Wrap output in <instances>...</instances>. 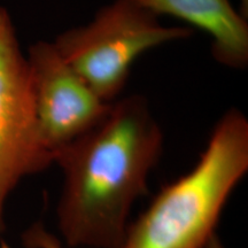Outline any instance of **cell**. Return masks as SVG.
Returning <instances> with one entry per match:
<instances>
[{
    "instance_id": "6da1fadb",
    "label": "cell",
    "mask_w": 248,
    "mask_h": 248,
    "mask_svg": "<svg viewBox=\"0 0 248 248\" xmlns=\"http://www.w3.org/2000/svg\"><path fill=\"white\" fill-rule=\"evenodd\" d=\"M163 151V132L147 99L111 102L106 116L54 154L64 176L58 224L68 246L121 248L132 204Z\"/></svg>"
},
{
    "instance_id": "7a4b0ae2",
    "label": "cell",
    "mask_w": 248,
    "mask_h": 248,
    "mask_svg": "<svg viewBox=\"0 0 248 248\" xmlns=\"http://www.w3.org/2000/svg\"><path fill=\"white\" fill-rule=\"evenodd\" d=\"M248 170V120L223 115L194 168L161 188L130 223L121 248H206L226 201Z\"/></svg>"
},
{
    "instance_id": "3957f363",
    "label": "cell",
    "mask_w": 248,
    "mask_h": 248,
    "mask_svg": "<svg viewBox=\"0 0 248 248\" xmlns=\"http://www.w3.org/2000/svg\"><path fill=\"white\" fill-rule=\"evenodd\" d=\"M185 27H166L131 0H115L91 22L64 31L53 44L101 100L119 99L137 59L157 46L192 36Z\"/></svg>"
},
{
    "instance_id": "277c9868",
    "label": "cell",
    "mask_w": 248,
    "mask_h": 248,
    "mask_svg": "<svg viewBox=\"0 0 248 248\" xmlns=\"http://www.w3.org/2000/svg\"><path fill=\"white\" fill-rule=\"evenodd\" d=\"M52 163L37 122L26 54L11 15L0 6V232L11 192Z\"/></svg>"
},
{
    "instance_id": "5b68a950",
    "label": "cell",
    "mask_w": 248,
    "mask_h": 248,
    "mask_svg": "<svg viewBox=\"0 0 248 248\" xmlns=\"http://www.w3.org/2000/svg\"><path fill=\"white\" fill-rule=\"evenodd\" d=\"M26 58L40 135L54 157L59 150L97 125L111 104L98 97L53 42L35 43Z\"/></svg>"
},
{
    "instance_id": "8992f818",
    "label": "cell",
    "mask_w": 248,
    "mask_h": 248,
    "mask_svg": "<svg viewBox=\"0 0 248 248\" xmlns=\"http://www.w3.org/2000/svg\"><path fill=\"white\" fill-rule=\"evenodd\" d=\"M159 16L179 18L206 31L212 37L213 58L231 69L248 64L247 18L233 8L230 0H131Z\"/></svg>"
},
{
    "instance_id": "52a82bcc",
    "label": "cell",
    "mask_w": 248,
    "mask_h": 248,
    "mask_svg": "<svg viewBox=\"0 0 248 248\" xmlns=\"http://www.w3.org/2000/svg\"><path fill=\"white\" fill-rule=\"evenodd\" d=\"M28 248H64L55 235L49 233L42 225H35L23 235Z\"/></svg>"
},
{
    "instance_id": "ba28073f",
    "label": "cell",
    "mask_w": 248,
    "mask_h": 248,
    "mask_svg": "<svg viewBox=\"0 0 248 248\" xmlns=\"http://www.w3.org/2000/svg\"><path fill=\"white\" fill-rule=\"evenodd\" d=\"M206 248H224V247H223L222 243L219 241L218 237H217V235L215 234L212 238V239H210V241L208 243V245L206 246Z\"/></svg>"
},
{
    "instance_id": "9c48e42d",
    "label": "cell",
    "mask_w": 248,
    "mask_h": 248,
    "mask_svg": "<svg viewBox=\"0 0 248 248\" xmlns=\"http://www.w3.org/2000/svg\"><path fill=\"white\" fill-rule=\"evenodd\" d=\"M239 13L244 17L248 16V0H240V12Z\"/></svg>"
}]
</instances>
